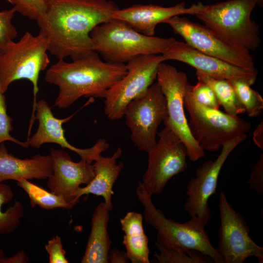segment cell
<instances>
[{
    "instance_id": "8",
    "label": "cell",
    "mask_w": 263,
    "mask_h": 263,
    "mask_svg": "<svg viewBox=\"0 0 263 263\" xmlns=\"http://www.w3.org/2000/svg\"><path fill=\"white\" fill-rule=\"evenodd\" d=\"M161 55L136 56L126 64L127 73L112 86L104 97V113L110 120L121 119L128 104L145 92L156 79Z\"/></svg>"
},
{
    "instance_id": "25",
    "label": "cell",
    "mask_w": 263,
    "mask_h": 263,
    "mask_svg": "<svg viewBox=\"0 0 263 263\" xmlns=\"http://www.w3.org/2000/svg\"><path fill=\"white\" fill-rule=\"evenodd\" d=\"M17 184L27 194L32 207L38 206L43 209L49 210L57 207L71 208L73 207L62 197L47 191L28 180L17 181Z\"/></svg>"
},
{
    "instance_id": "15",
    "label": "cell",
    "mask_w": 263,
    "mask_h": 263,
    "mask_svg": "<svg viewBox=\"0 0 263 263\" xmlns=\"http://www.w3.org/2000/svg\"><path fill=\"white\" fill-rule=\"evenodd\" d=\"M35 119L38 121V127L30 138L27 139L29 147L39 148L46 143H55L62 148H67L76 153L81 159L92 163L110 147L105 139H99L92 147L88 149H79L70 144L64 135L62 128L63 123L67 122L76 113L63 119L55 117L47 102L40 99L37 102Z\"/></svg>"
},
{
    "instance_id": "37",
    "label": "cell",
    "mask_w": 263,
    "mask_h": 263,
    "mask_svg": "<svg viewBox=\"0 0 263 263\" xmlns=\"http://www.w3.org/2000/svg\"><path fill=\"white\" fill-rule=\"evenodd\" d=\"M257 2V4L260 6H262L263 5V0H255Z\"/></svg>"
},
{
    "instance_id": "3",
    "label": "cell",
    "mask_w": 263,
    "mask_h": 263,
    "mask_svg": "<svg viewBox=\"0 0 263 263\" xmlns=\"http://www.w3.org/2000/svg\"><path fill=\"white\" fill-rule=\"evenodd\" d=\"M90 36L95 52L104 61L115 64H125L141 55L162 54L176 40L142 34L113 19L95 27Z\"/></svg>"
},
{
    "instance_id": "33",
    "label": "cell",
    "mask_w": 263,
    "mask_h": 263,
    "mask_svg": "<svg viewBox=\"0 0 263 263\" xmlns=\"http://www.w3.org/2000/svg\"><path fill=\"white\" fill-rule=\"evenodd\" d=\"M248 183L258 194L263 193V154H262L252 168Z\"/></svg>"
},
{
    "instance_id": "32",
    "label": "cell",
    "mask_w": 263,
    "mask_h": 263,
    "mask_svg": "<svg viewBox=\"0 0 263 263\" xmlns=\"http://www.w3.org/2000/svg\"><path fill=\"white\" fill-rule=\"evenodd\" d=\"M49 255V263H68L66 257V251L64 249L61 237L56 235L49 240L44 245Z\"/></svg>"
},
{
    "instance_id": "2",
    "label": "cell",
    "mask_w": 263,
    "mask_h": 263,
    "mask_svg": "<svg viewBox=\"0 0 263 263\" xmlns=\"http://www.w3.org/2000/svg\"><path fill=\"white\" fill-rule=\"evenodd\" d=\"M126 73L125 64L102 61L95 52L71 62L58 59L47 69L44 79L59 88L54 106L66 109L83 96L104 98Z\"/></svg>"
},
{
    "instance_id": "6",
    "label": "cell",
    "mask_w": 263,
    "mask_h": 263,
    "mask_svg": "<svg viewBox=\"0 0 263 263\" xmlns=\"http://www.w3.org/2000/svg\"><path fill=\"white\" fill-rule=\"evenodd\" d=\"M256 4L255 0H228L203 5L194 15L229 42L254 51L261 42L258 24L251 19Z\"/></svg>"
},
{
    "instance_id": "23",
    "label": "cell",
    "mask_w": 263,
    "mask_h": 263,
    "mask_svg": "<svg viewBox=\"0 0 263 263\" xmlns=\"http://www.w3.org/2000/svg\"><path fill=\"white\" fill-rule=\"evenodd\" d=\"M196 75L198 81L206 84L212 90L225 113L238 115L245 112L244 107L228 80L213 77L197 71Z\"/></svg>"
},
{
    "instance_id": "16",
    "label": "cell",
    "mask_w": 263,
    "mask_h": 263,
    "mask_svg": "<svg viewBox=\"0 0 263 263\" xmlns=\"http://www.w3.org/2000/svg\"><path fill=\"white\" fill-rule=\"evenodd\" d=\"M161 56L163 61H179L210 76L228 80L241 79L251 86L257 77V71L243 69L202 53L185 41L175 40Z\"/></svg>"
},
{
    "instance_id": "9",
    "label": "cell",
    "mask_w": 263,
    "mask_h": 263,
    "mask_svg": "<svg viewBox=\"0 0 263 263\" xmlns=\"http://www.w3.org/2000/svg\"><path fill=\"white\" fill-rule=\"evenodd\" d=\"M124 116L131 139L140 150L147 153L156 142L158 129L167 119L166 98L157 82L127 106Z\"/></svg>"
},
{
    "instance_id": "36",
    "label": "cell",
    "mask_w": 263,
    "mask_h": 263,
    "mask_svg": "<svg viewBox=\"0 0 263 263\" xmlns=\"http://www.w3.org/2000/svg\"><path fill=\"white\" fill-rule=\"evenodd\" d=\"M0 263H9V257L4 255L3 250L0 249Z\"/></svg>"
},
{
    "instance_id": "12",
    "label": "cell",
    "mask_w": 263,
    "mask_h": 263,
    "mask_svg": "<svg viewBox=\"0 0 263 263\" xmlns=\"http://www.w3.org/2000/svg\"><path fill=\"white\" fill-rule=\"evenodd\" d=\"M165 23L195 49L235 66L257 71L250 52L229 42L206 25L179 16L171 17Z\"/></svg>"
},
{
    "instance_id": "24",
    "label": "cell",
    "mask_w": 263,
    "mask_h": 263,
    "mask_svg": "<svg viewBox=\"0 0 263 263\" xmlns=\"http://www.w3.org/2000/svg\"><path fill=\"white\" fill-rule=\"evenodd\" d=\"M14 193L8 185L0 183V234L7 235L13 233L19 226L20 219L24 216L22 203L16 201L6 211H3V205L13 200Z\"/></svg>"
},
{
    "instance_id": "31",
    "label": "cell",
    "mask_w": 263,
    "mask_h": 263,
    "mask_svg": "<svg viewBox=\"0 0 263 263\" xmlns=\"http://www.w3.org/2000/svg\"><path fill=\"white\" fill-rule=\"evenodd\" d=\"M192 94L202 105L209 108L219 110L220 104L212 90L206 84L198 81L195 85L189 84Z\"/></svg>"
},
{
    "instance_id": "11",
    "label": "cell",
    "mask_w": 263,
    "mask_h": 263,
    "mask_svg": "<svg viewBox=\"0 0 263 263\" xmlns=\"http://www.w3.org/2000/svg\"><path fill=\"white\" fill-rule=\"evenodd\" d=\"M156 79L167 102L168 116L164 121L185 144L189 159L196 161L204 157L205 151L192 137L184 110V96L188 84L186 73L174 66L161 62Z\"/></svg>"
},
{
    "instance_id": "13",
    "label": "cell",
    "mask_w": 263,
    "mask_h": 263,
    "mask_svg": "<svg viewBox=\"0 0 263 263\" xmlns=\"http://www.w3.org/2000/svg\"><path fill=\"white\" fill-rule=\"evenodd\" d=\"M218 207L221 223L217 249L224 263H243L252 256L262 263L263 247L251 239L245 219L229 204L223 191L220 193Z\"/></svg>"
},
{
    "instance_id": "22",
    "label": "cell",
    "mask_w": 263,
    "mask_h": 263,
    "mask_svg": "<svg viewBox=\"0 0 263 263\" xmlns=\"http://www.w3.org/2000/svg\"><path fill=\"white\" fill-rule=\"evenodd\" d=\"M120 221L124 232L123 244L129 260L132 263H149V240L143 227L142 214L129 212Z\"/></svg>"
},
{
    "instance_id": "19",
    "label": "cell",
    "mask_w": 263,
    "mask_h": 263,
    "mask_svg": "<svg viewBox=\"0 0 263 263\" xmlns=\"http://www.w3.org/2000/svg\"><path fill=\"white\" fill-rule=\"evenodd\" d=\"M53 172L50 154H37L20 159L9 153L3 143L0 144V183L12 180H44Z\"/></svg>"
},
{
    "instance_id": "30",
    "label": "cell",
    "mask_w": 263,
    "mask_h": 263,
    "mask_svg": "<svg viewBox=\"0 0 263 263\" xmlns=\"http://www.w3.org/2000/svg\"><path fill=\"white\" fill-rule=\"evenodd\" d=\"M12 118L7 113L6 98L0 87V144L5 141H11L24 148H28L27 142H21L12 136Z\"/></svg>"
},
{
    "instance_id": "20",
    "label": "cell",
    "mask_w": 263,
    "mask_h": 263,
    "mask_svg": "<svg viewBox=\"0 0 263 263\" xmlns=\"http://www.w3.org/2000/svg\"><path fill=\"white\" fill-rule=\"evenodd\" d=\"M122 154V150L119 147L111 156L103 157L101 155L94 161V176L88 185L80 187L77 190L75 198L77 203L82 195L92 194L102 196L109 210H113V186L124 167L123 163L117 164L116 161Z\"/></svg>"
},
{
    "instance_id": "34",
    "label": "cell",
    "mask_w": 263,
    "mask_h": 263,
    "mask_svg": "<svg viewBox=\"0 0 263 263\" xmlns=\"http://www.w3.org/2000/svg\"><path fill=\"white\" fill-rule=\"evenodd\" d=\"M108 262L111 263H129V259L126 252L117 249L110 250L108 257Z\"/></svg>"
},
{
    "instance_id": "21",
    "label": "cell",
    "mask_w": 263,
    "mask_h": 263,
    "mask_svg": "<svg viewBox=\"0 0 263 263\" xmlns=\"http://www.w3.org/2000/svg\"><path fill=\"white\" fill-rule=\"evenodd\" d=\"M109 210L104 202L94 208L91 219V229L81 263H108L112 241L107 227Z\"/></svg>"
},
{
    "instance_id": "5",
    "label": "cell",
    "mask_w": 263,
    "mask_h": 263,
    "mask_svg": "<svg viewBox=\"0 0 263 263\" xmlns=\"http://www.w3.org/2000/svg\"><path fill=\"white\" fill-rule=\"evenodd\" d=\"M48 48L47 40L40 31L36 36L26 32L17 42H11L0 54V87L3 94L16 80L26 79L33 85L34 100L29 132L36 119L39 73L50 62Z\"/></svg>"
},
{
    "instance_id": "7",
    "label": "cell",
    "mask_w": 263,
    "mask_h": 263,
    "mask_svg": "<svg viewBox=\"0 0 263 263\" xmlns=\"http://www.w3.org/2000/svg\"><path fill=\"white\" fill-rule=\"evenodd\" d=\"M188 83L184 96V106L189 114L190 132L204 151H216L227 142L246 134L251 124L238 115L224 113L199 103L191 93Z\"/></svg>"
},
{
    "instance_id": "28",
    "label": "cell",
    "mask_w": 263,
    "mask_h": 263,
    "mask_svg": "<svg viewBox=\"0 0 263 263\" xmlns=\"http://www.w3.org/2000/svg\"><path fill=\"white\" fill-rule=\"evenodd\" d=\"M17 12L37 21L45 15L52 0H6Z\"/></svg>"
},
{
    "instance_id": "17",
    "label": "cell",
    "mask_w": 263,
    "mask_h": 263,
    "mask_svg": "<svg viewBox=\"0 0 263 263\" xmlns=\"http://www.w3.org/2000/svg\"><path fill=\"white\" fill-rule=\"evenodd\" d=\"M50 155L53 172L47 186L51 192L62 197L73 207L77 203L75 194L80 185H88L94 176L93 164L82 159L75 162L62 150L51 148Z\"/></svg>"
},
{
    "instance_id": "26",
    "label": "cell",
    "mask_w": 263,
    "mask_h": 263,
    "mask_svg": "<svg viewBox=\"0 0 263 263\" xmlns=\"http://www.w3.org/2000/svg\"><path fill=\"white\" fill-rule=\"evenodd\" d=\"M155 246L159 253L154 255L160 263H206L213 262L199 251L189 249H174L162 245L157 241Z\"/></svg>"
},
{
    "instance_id": "10",
    "label": "cell",
    "mask_w": 263,
    "mask_h": 263,
    "mask_svg": "<svg viewBox=\"0 0 263 263\" xmlns=\"http://www.w3.org/2000/svg\"><path fill=\"white\" fill-rule=\"evenodd\" d=\"M158 139L148 152L147 169L142 185L150 196L160 194L173 176L187 168V150L183 142L169 127L157 132Z\"/></svg>"
},
{
    "instance_id": "29",
    "label": "cell",
    "mask_w": 263,
    "mask_h": 263,
    "mask_svg": "<svg viewBox=\"0 0 263 263\" xmlns=\"http://www.w3.org/2000/svg\"><path fill=\"white\" fill-rule=\"evenodd\" d=\"M16 12L14 7L0 11V54L18 35L17 29L12 23Z\"/></svg>"
},
{
    "instance_id": "18",
    "label": "cell",
    "mask_w": 263,
    "mask_h": 263,
    "mask_svg": "<svg viewBox=\"0 0 263 263\" xmlns=\"http://www.w3.org/2000/svg\"><path fill=\"white\" fill-rule=\"evenodd\" d=\"M203 4L198 2L188 7L184 2L171 6L163 7L152 4H134L119 9L112 18L126 22L137 32L148 36H153L156 26L175 16L195 15L202 9Z\"/></svg>"
},
{
    "instance_id": "35",
    "label": "cell",
    "mask_w": 263,
    "mask_h": 263,
    "mask_svg": "<svg viewBox=\"0 0 263 263\" xmlns=\"http://www.w3.org/2000/svg\"><path fill=\"white\" fill-rule=\"evenodd\" d=\"M253 140L257 146L263 149V121L258 125L253 133Z\"/></svg>"
},
{
    "instance_id": "27",
    "label": "cell",
    "mask_w": 263,
    "mask_h": 263,
    "mask_svg": "<svg viewBox=\"0 0 263 263\" xmlns=\"http://www.w3.org/2000/svg\"><path fill=\"white\" fill-rule=\"evenodd\" d=\"M249 117L259 116L263 110V98L251 88V85L241 79L229 80Z\"/></svg>"
},
{
    "instance_id": "1",
    "label": "cell",
    "mask_w": 263,
    "mask_h": 263,
    "mask_svg": "<svg viewBox=\"0 0 263 263\" xmlns=\"http://www.w3.org/2000/svg\"><path fill=\"white\" fill-rule=\"evenodd\" d=\"M119 9L111 0H52L37 23L50 54L58 59L73 60L95 52L91 31L112 19Z\"/></svg>"
},
{
    "instance_id": "4",
    "label": "cell",
    "mask_w": 263,
    "mask_h": 263,
    "mask_svg": "<svg viewBox=\"0 0 263 263\" xmlns=\"http://www.w3.org/2000/svg\"><path fill=\"white\" fill-rule=\"evenodd\" d=\"M136 194L144 207L145 221L157 231L158 243L174 249L195 250L215 263H224L217 249L211 244L205 226L198 217H191L184 223L167 218L153 205L151 196L147 193L141 181L138 182Z\"/></svg>"
},
{
    "instance_id": "14",
    "label": "cell",
    "mask_w": 263,
    "mask_h": 263,
    "mask_svg": "<svg viewBox=\"0 0 263 263\" xmlns=\"http://www.w3.org/2000/svg\"><path fill=\"white\" fill-rule=\"evenodd\" d=\"M246 134L233 139L222 146V149L214 160L205 161L196 171L187 186L188 196L184 209L190 217L196 216L206 226L211 218L208 201L215 194L220 171L232 150L246 138Z\"/></svg>"
}]
</instances>
